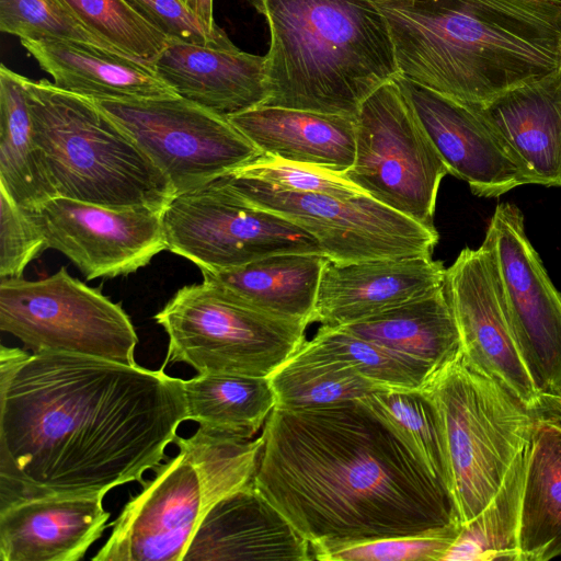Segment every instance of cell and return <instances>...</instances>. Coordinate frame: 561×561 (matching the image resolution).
<instances>
[{"instance_id":"1","label":"cell","mask_w":561,"mask_h":561,"mask_svg":"<svg viewBox=\"0 0 561 561\" xmlns=\"http://www.w3.org/2000/svg\"><path fill=\"white\" fill-rule=\"evenodd\" d=\"M180 378L103 358L0 350V505L146 482L186 421Z\"/></svg>"},{"instance_id":"2","label":"cell","mask_w":561,"mask_h":561,"mask_svg":"<svg viewBox=\"0 0 561 561\" xmlns=\"http://www.w3.org/2000/svg\"><path fill=\"white\" fill-rule=\"evenodd\" d=\"M253 483L310 545L422 536L460 525L454 499L363 400L274 408Z\"/></svg>"},{"instance_id":"3","label":"cell","mask_w":561,"mask_h":561,"mask_svg":"<svg viewBox=\"0 0 561 561\" xmlns=\"http://www.w3.org/2000/svg\"><path fill=\"white\" fill-rule=\"evenodd\" d=\"M391 34L400 76L484 104L561 68V2L373 0Z\"/></svg>"},{"instance_id":"4","label":"cell","mask_w":561,"mask_h":561,"mask_svg":"<svg viewBox=\"0 0 561 561\" xmlns=\"http://www.w3.org/2000/svg\"><path fill=\"white\" fill-rule=\"evenodd\" d=\"M270 30L264 105L356 117L399 75L373 0H252Z\"/></svg>"},{"instance_id":"5","label":"cell","mask_w":561,"mask_h":561,"mask_svg":"<svg viewBox=\"0 0 561 561\" xmlns=\"http://www.w3.org/2000/svg\"><path fill=\"white\" fill-rule=\"evenodd\" d=\"M34 140L58 197L163 213L175 196L137 141L88 98L24 77Z\"/></svg>"},{"instance_id":"6","label":"cell","mask_w":561,"mask_h":561,"mask_svg":"<svg viewBox=\"0 0 561 561\" xmlns=\"http://www.w3.org/2000/svg\"><path fill=\"white\" fill-rule=\"evenodd\" d=\"M435 402L451 472V495L461 524L492 500L539 414L528 410L462 351L422 387Z\"/></svg>"},{"instance_id":"7","label":"cell","mask_w":561,"mask_h":561,"mask_svg":"<svg viewBox=\"0 0 561 561\" xmlns=\"http://www.w3.org/2000/svg\"><path fill=\"white\" fill-rule=\"evenodd\" d=\"M169 336L167 363L198 374L268 377L306 341L305 321L276 317L204 280L180 288L154 316Z\"/></svg>"},{"instance_id":"8","label":"cell","mask_w":561,"mask_h":561,"mask_svg":"<svg viewBox=\"0 0 561 561\" xmlns=\"http://www.w3.org/2000/svg\"><path fill=\"white\" fill-rule=\"evenodd\" d=\"M0 329L33 354L66 353L136 365L138 337L118 302L69 275L0 278Z\"/></svg>"},{"instance_id":"9","label":"cell","mask_w":561,"mask_h":561,"mask_svg":"<svg viewBox=\"0 0 561 561\" xmlns=\"http://www.w3.org/2000/svg\"><path fill=\"white\" fill-rule=\"evenodd\" d=\"M355 123L354 163L341 174L381 204L435 228L437 192L448 169L396 80L362 103Z\"/></svg>"},{"instance_id":"10","label":"cell","mask_w":561,"mask_h":561,"mask_svg":"<svg viewBox=\"0 0 561 561\" xmlns=\"http://www.w3.org/2000/svg\"><path fill=\"white\" fill-rule=\"evenodd\" d=\"M218 180L243 201L276 213L311 233L335 262L432 255L435 228L424 226L367 194L336 197L286 191L231 172Z\"/></svg>"},{"instance_id":"11","label":"cell","mask_w":561,"mask_h":561,"mask_svg":"<svg viewBox=\"0 0 561 561\" xmlns=\"http://www.w3.org/2000/svg\"><path fill=\"white\" fill-rule=\"evenodd\" d=\"M162 225L168 250L199 270L234 268L280 253H322L307 230L243 201L218 179L176 194Z\"/></svg>"},{"instance_id":"12","label":"cell","mask_w":561,"mask_h":561,"mask_svg":"<svg viewBox=\"0 0 561 561\" xmlns=\"http://www.w3.org/2000/svg\"><path fill=\"white\" fill-rule=\"evenodd\" d=\"M94 102L168 176L175 195L203 186L263 154L226 115L179 95Z\"/></svg>"},{"instance_id":"13","label":"cell","mask_w":561,"mask_h":561,"mask_svg":"<svg viewBox=\"0 0 561 561\" xmlns=\"http://www.w3.org/2000/svg\"><path fill=\"white\" fill-rule=\"evenodd\" d=\"M491 238L505 312L516 345L543 399L561 402V293L527 238L524 215L510 203L496 206Z\"/></svg>"},{"instance_id":"14","label":"cell","mask_w":561,"mask_h":561,"mask_svg":"<svg viewBox=\"0 0 561 561\" xmlns=\"http://www.w3.org/2000/svg\"><path fill=\"white\" fill-rule=\"evenodd\" d=\"M445 290L465 356L528 410L542 414L551 408L537 390L516 345L486 233L478 249L465 248L446 268Z\"/></svg>"},{"instance_id":"15","label":"cell","mask_w":561,"mask_h":561,"mask_svg":"<svg viewBox=\"0 0 561 561\" xmlns=\"http://www.w3.org/2000/svg\"><path fill=\"white\" fill-rule=\"evenodd\" d=\"M27 211L48 249L66 255L88 280L131 274L168 250L162 214L150 209L56 197Z\"/></svg>"},{"instance_id":"16","label":"cell","mask_w":561,"mask_h":561,"mask_svg":"<svg viewBox=\"0 0 561 561\" xmlns=\"http://www.w3.org/2000/svg\"><path fill=\"white\" fill-rule=\"evenodd\" d=\"M124 506L93 561H183L203 516L197 473L183 451Z\"/></svg>"},{"instance_id":"17","label":"cell","mask_w":561,"mask_h":561,"mask_svg":"<svg viewBox=\"0 0 561 561\" xmlns=\"http://www.w3.org/2000/svg\"><path fill=\"white\" fill-rule=\"evenodd\" d=\"M448 173L481 197H499L534 184L525 165L482 115L477 104L446 96L402 76L396 79Z\"/></svg>"},{"instance_id":"18","label":"cell","mask_w":561,"mask_h":561,"mask_svg":"<svg viewBox=\"0 0 561 561\" xmlns=\"http://www.w3.org/2000/svg\"><path fill=\"white\" fill-rule=\"evenodd\" d=\"M446 268L432 255L335 262L322 268L310 323L354 324L445 285Z\"/></svg>"},{"instance_id":"19","label":"cell","mask_w":561,"mask_h":561,"mask_svg":"<svg viewBox=\"0 0 561 561\" xmlns=\"http://www.w3.org/2000/svg\"><path fill=\"white\" fill-rule=\"evenodd\" d=\"M314 560L305 538L253 480L205 512L183 561Z\"/></svg>"},{"instance_id":"20","label":"cell","mask_w":561,"mask_h":561,"mask_svg":"<svg viewBox=\"0 0 561 561\" xmlns=\"http://www.w3.org/2000/svg\"><path fill=\"white\" fill-rule=\"evenodd\" d=\"M102 494L21 497L0 505L1 561H78L110 513Z\"/></svg>"},{"instance_id":"21","label":"cell","mask_w":561,"mask_h":561,"mask_svg":"<svg viewBox=\"0 0 561 561\" xmlns=\"http://www.w3.org/2000/svg\"><path fill=\"white\" fill-rule=\"evenodd\" d=\"M160 78L186 100L229 116L268 99L266 56L229 47L168 41L153 62Z\"/></svg>"},{"instance_id":"22","label":"cell","mask_w":561,"mask_h":561,"mask_svg":"<svg viewBox=\"0 0 561 561\" xmlns=\"http://www.w3.org/2000/svg\"><path fill=\"white\" fill-rule=\"evenodd\" d=\"M54 84L94 101H136L176 96L153 66L83 43L61 39H20Z\"/></svg>"},{"instance_id":"23","label":"cell","mask_w":561,"mask_h":561,"mask_svg":"<svg viewBox=\"0 0 561 561\" xmlns=\"http://www.w3.org/2000/svg\"><path fill=\"white\" fill-rule=\"evenodd\" d=\"M477 106L534 184L561 186V68Z\"/></svg>"},{"instance_id":"24","label":"cell","mask_w":561,"mask_h":561,"mask_svg":"<svg viewBox=\"0 0 561 561\" xmlns=\"http://www.w3.org/2000/svg\"><path fill=\"white\" fill-rule=\"evenodd\" d=\"M263 154L339 173L355 159V117L260 105L227 116Z\"/></svg>"},{"instance_id":"25","label":"cell","mask_w":561,"mask_h":561,"mask_svg":"<svg viewBox=\"0 0 561 561\" xmlns=\"http://www.w3.org/2000/svg\"><path fill=\"white\" fill-rule=\"evenodd\" d=\"M327 259L313 252L280 253L234 268L201 272L204 280L248 306L310 324Z\"/></svg>"},{"instance_id":"26","label":"cell","mask_w":561,"mask_h":561,"mask_svg":"<svg viewBox=\"0 0 561 561\" xmlns=\"http://www.w3.org/2000/svg\"><path fill=\"white\" fill-rule=\"evenodd\" d=\"M519 561L561 557V421L539 414L527 446Z\"/></svg>"},{"instance_id":"27","label":"cell","mask_w":561,"mask_h":561,"mask_svg":"<svg viewBox=\"0 0 561 561\" xmlns=\"http://www.w3.org/2000/svg\"><path fill=\"white\" fill-rule=\"evenodd\" d=\"M438 370L461 352L445 285L401 306L341 327Z\"/></svg>"},{"instance_id":"28","label":"cell","mask_w":561,"mask_h":561,"mask_svg":"<svg viewBox=\"0 0 561 561\" xmlns=\"http://www.w3.org/2000/svg\"><path fill=\"white\" fill-rule=\"evenodd\" d=\"M0 187L22 208L58 197L34 140L24 77L0 67Z\"/></svg>"},{"instance_id":"29","label":"cell","mask_w":561,"mask_h":561,"mask_svg":"<svg viewBox=\"0 0 561 561\" xmlns=\"http://www.w3.org/2000/svg\"><path fill=\"white\" fill-rule=\"evenodd\" d=\"M182 387L186 420L240 438H253L276 407L268 377L198 374Z\"/></svg>"},{"instance_id":"30","label":"cell","mask_w":561,"mask_h":561,"mask_svg":"<svg viewBox=\"0 0 561 561\" xmlns=\"http://www.w3.org/2000/svg\"><path fill=\"white\" fill-rule=\"evenodd\" d=\"M276 407L307 410L362 399L378 388L348 363L311 340L268 376Z\"/></svg>"},{"instance_id":"31","label":"cell","mask_w":561,"mask_h":561,"mask_svg":"<svg viewBox=\"0 0 561 561\" xmlns=\"http://www.w3.org/2000/svg\"><path fill=\"white\" fill-rule=\"evenodd\" d=\"M528 446V445H527ZM527 447L489 504L460 531L443 561H519V518Z\"/></svg>"},{"instance_id":"32","label":"cell","mask_w":561,"mask_h":561,"mask_svg":"<svg viewBox=\"0 0 561 561\" xmlns=\"http://www.w3.org/2000/svg\"><path fill=\"white\" fill-rule=\"evenodd\" d=\"M173 443L197 473L204 515L216 502L253 480L263 439L240 438L199 425L192 436H176Z\"/></svg>"},{"instance_id":"33","label":"cell","mask_w":561,"mask_h":561,"mask_svg":"<svg viewBox=\"0 0 561 561\" xmlns=\"http://www.w3.org/2000/svg\"><path fill=\"white\" fill-rule=\"evenodd\" d=\"M360 400L394 428L451 494L444 431L431 396L423 388L378 387Z\"/></svg>"},{"instance_id":"34","label":"cell","mask_w":561,"mask_h":561,"mask_svg":"<svg viewBox=\"0 0 561 561\" xmlns=\"http://www.w3.org/2000/svg\"><path fill=\"white\" fill-rule=\"evenodd\" d=\"M311 341L348 363L377 387L420 389L437 371L343 328L321 325Z\"/></svg>"},{"instance_id":"35","label":"cell","mask_w":561,"mask_h":561,"mask_svg":"<svg viewBox=\"0 0 561 561\" xmlns=\"http://www.w3.org/2000/svg\"><path fill=\"white\" fill-rule=\"evenodd\" d=\"M90 32L127 56L153 66L168 38L125 0H59Z\"/></svg>"},{"instance_id":"36","label":"cell","mask_w":561,"mask_h":561,"mask_svg":"<svg viewBox=\"0 0 561 561\" xmlns=\"http://www.w3.org/2000/svg\"><path fill=\"white\" fill-rule=\"evenodd\" d=\"M0 30L20 39L61 38L127 56L85 28L59 0H0Z\"/></svg>"},{"instance_id":"37","label":"cell","mask_w":561,"mask_h":561,"mask_svg":"<svg viewBox=\"0 0 561 561\" xmlns=\"http://www.w3.org/2000/svg\"><path fill=\"white\" fill-rule=\"evenodd\" d=\"M461 524L422 536L390 537L352 543L311 545L314 560L323 561H443Z\"/></svg>"},{"instance_id":"38","label":"cell","mask_w":561,"mask_h":561,"mask_svg":"<svg viewBox=\"0 0 561 561\" xmlns=\"http://www.w3.org/2000/svg\"><path fill=\"white\" fill-rule=\"evenodd\" d=\"M230 172L291 192L343 198L366 194L339 172L268 154H262Z\"/></svg>"},{"instance_id":"39","label":"cell","mask_w":561,"mask_h":561,"mask_svg":"<svg viewBox=\"0 0 561 561\" xmlns=\"http://www.w3.org/2000/svg\"><path fill=\"white\" fill-rule=\"evenodd\" d=\"M46 249V239L30 213L0 187V278L22 277L27 264Z\"/></svg>"},{"instance_id":"40","label":"cell","mask_w":561,"mask_h":561,"mask_svg":"<svg viewBox=\"0 0 561 561\" xmlns=\"http://www.w3.org/2000/svg\"><path fill=\"white\" fill-rule=\"evenodd\" d=\"M147 23L168 41L209 47H229L233 43L226 32L208 27L181 0H125Z\"/></svg>"},{"instance_id":"41","label":"cell","mask_w":561,"mask_h":561,"mask_svg":"<svg viewBox=\"0 0 561 561\" xmlns=\"http://www.w3.org/2000/svg\"><path fill=\"white\" fill-rule=\"evenodd\" d=\"M184 5L202 20L208 27L215 30L219 27L213 15V0H181Z\"/></svg>"},{"instance_id":"42","label":"cell","mask_w":561,"mask_h":561,"mask_svg":"<svg viewBox=\"0 0 561 561\" xmlns=\"http://www.w3.org/2000/svg\"><path fill=\"white\" fill-rule=\"evenodd\" d=\"M559 410L561 411V402H560V404H559Z\"/></svg>"},{"instance_id":"43","label":"cell","mask_w":561,"mask_h":561,"mask_svg":"<svg viewBox=\"0 0 561 561\" xmlns=\"http://www.w3.org/2000/svg\"><path fill=\"white\" fill-rule=\"evenodd\" d=\"M554 1H560L561 2V0H554Z\"/></svg>"}]
</instances>
